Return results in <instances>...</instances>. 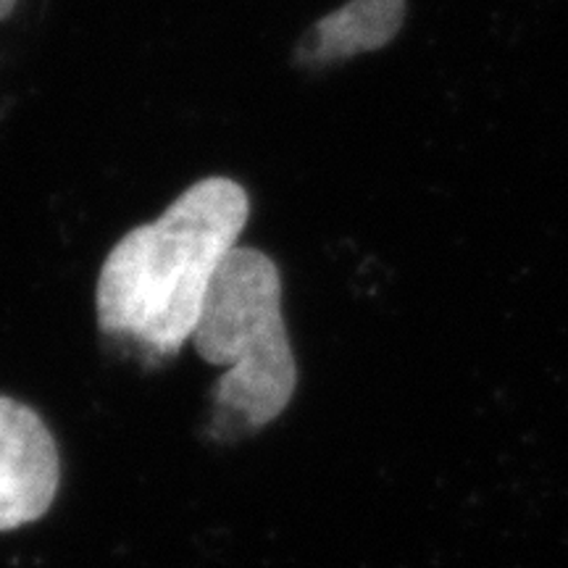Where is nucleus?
<instances>
[{
    "mask_svg": "<svg viewBox=\"0 0 568 568\" xmlns=\"http://www.w3.org/2000/svg\"><path fill=\"white\" fill-rule=\"evenodd\" d=\"M406 0H351L343 9L318 19L297 45L301 67H324L379 51L400 32Z\"/></svg>",
    "mask_w": 568,
    "mask_h": 568,
    "instance_id": "4",
    "label": "nucleus"
},
{
    "mask_svg": "<svg viewBox=\"0 0 568 568\" xmlns=\"http://www.w3.org/2000/svg\"><path fill=\"white\" fill-rule=\"evenodd\" d=\"M251 197L230 176H205L151 224L134 226L98 276V326L145 366L176 358L201 318L224 258L237 247Z\"/></svg>",
    "mask_w": 568,
    "mask_h": 568,
    "instance_id": "1",
    "label": "nucleus"
},
{
    "mask_svg": "<svg viewBox=\"0 0 568 568\" xmlns=\"http://www.w3.org/2000/svg\"><path fill=\"white\" fill-rule=\"evenodd\" d=\"M13 6H17V0H0V19L9 17V13L13 11Z\"/></svg>",
    "mask_w": 568,
    "mask_h": 568,
    "instance_id": "5",
    "label": "nucleus"
},
{
    "mask_svg": "<svg viewBox=\"0 0 568 568\" xmlns=\"http://www.w3.org/2000/svg\"><path fill=\"white\" fill-rule=\"evenodd\" d=\"M193 345L224 368L211 389V432L240 439L264 429L293 400L297 364L282 316L280 268L258 247H234L213 276Z\"/></svg>",
    "mask_w": 568,
    "mask_h": 568,
    "instance_id": "2",
    "label": "nucleus"
},
{
    "mask_svg": "<svg viewBox=\"0 0 568 568\" xmlns=\"http://www.w3.org/2000/svg\"><path fill=\"white\" fill-rule=\"evenodd\" d=\"M61 485L55 439L38 410L0 395V531L38 521Z\"/></svg>",
    "mask_w": 568,
    "mask_h": 568,
    "instance_id": "3",
    "label": "nucleus"
}]
</instances>
